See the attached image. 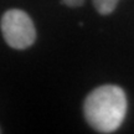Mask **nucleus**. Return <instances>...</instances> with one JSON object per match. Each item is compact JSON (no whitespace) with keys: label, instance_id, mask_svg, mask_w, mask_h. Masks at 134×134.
I'll return each mask as SVG.
<instances>
[{"label":"nucleus","instance_id":"obj_1","mask_svg":"<svg viewBox=\"0 0 134 134\" xmlns=\"http://www.w3.org/2000/svg\"><path fill=\"white\" fill-rule=\"evenodd\" d=\"M128 102L124 91L114 85L97 87L87 96L83 113L87 123L99 133H113L127 114Z\"/></svg>","mask_w":134,"mask_h":134},{"label":"nucleus","instance_id":"obj_2","mask_svg":"<svg viewBox=\"0 0 134 134\" xmlns=\"http://www.w3.org/2000/svg\"><path fill=\"white\" fill-rule=\"evenodd\" d=\"M1 31L6 43L16 50L27 48L36 38V30L31 18L19 9H10L3 15Z\"/></svg>","mask_w":134,"mask_h":134},{"label":"nucleus","instance_id":"obj_5","mask_svg":"<svg viewBox=\"0 0 134 134\" xmlns=\"http://www.w3.org/2000/svg\"><path fill=\"white\" fill-rule=\"evenodd\" d=\"M0 133H1V130H0Z\"/></svg>","mask_w":134,"mask_h":134},{"label":"nucleus","instance_id":"obj_3","mask_svg":"<svg viewBox=\"0 0 134 134\" xmlns=\"http://www.w3.org/2000/svg\"><path fill=\"white\" fill-rule=\"evenodd\" d=\"M119 0H93L96 10L102 15H108L115 9Z\"/></svg>","mask_w":134,"mask_h":134},{"label":"nucleus","instance_id":"obj_4","mask_svg":"<svg viewBox=\"0 0 134 134\" xmlns=\"http://www.w3.org/2000/svg\"><path fill=\"white\" fill-rule=\"evenodd\" d=\"M63 4L68 5V6H72V8H75V6H80L85 3V0H62Z\"/></svg>","mask_w":134,"mask_h":134}]
</instances>
